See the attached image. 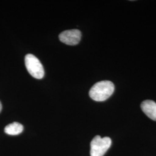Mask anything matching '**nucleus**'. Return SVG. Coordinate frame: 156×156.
<instances>
[{
    "label": "nucleus",
    "instance_id": "1",
    "mask_svg": "<svg viewBox=\"0 0 156 156\" xmlns=\"http://www.w3.org/2000/svg\"><path fill=\"white\" fill-rule=\"evenodd\" d=\"M115 91V86L109 80L97 82L90 90V98L95 101H104L109 98Z\"/></svg>",
    "mask_w": 156,
    "mask_h": 156
},
{
    "label": "nucleus",
    "instance_id": "2",
    "mask_svg": "<svg viewBox=\"0 0 156 156\" xmlns=\"http://www.w3.org/2000/svg\"><path fill=\"white\" fill-rule=\"evenodd\" d=\"M112 140L109 137L101 138L97 135L93 139L90 144V156H103L110 148Z\"/></svg>",
    "mask_w": 156,
    "mask_h": 156
},
{
    "label": "nucleus",
    "instance_id": "3",
    "mask_svg": "<svg viewBox=\"0 0 156 156\" xmlns=\"http://www.w3.org/2000/svg\"><path fill=\"white\" fill-rule=\"evenodd\" d=\"M25 66L28 73L34 78L41 79L44 77L45 74L44 67L38 58L33 55L28 54L26 56Z\"/></svg>",
    "mask_w": 156,
    "mask_h": 156
},
{
    "label": "nucleus",
    "instance_id": "4",
    "mask_svg": "<svg viewBox=\"0 0 156 156\" xmlns=\"http://www.w3.org/2000/svg\"><path fill=\"white\" fill-rule=\"evenodd\" d=\"M82 37L81 32L77 29L66 30L59 35L60 41L68 45H76L78 44Z\"/></svg>",
    "mask_w": 156,
    "mask_h": 156
},
{
    "label": "nucleus",
    "instance_id": "5",
    "mask_svg": "<svg viewBox=\"0 0 156 156\" xmlns=\"http://www.w3.org/2000/svg\"><path fill=\"white\" fill-rule=\"evenodd\" d=\"M141 109L151 119L156 121V103L151 100H145L141 104Z\"/></svg>",
    "mask_w": 156,
    "mask_h": 156
},
{
    "label": "nucleus",
    "instance_id": "6",
    "mask_svg": "<svg viewBox=\"0 0 156 156\" xmlns=\"http://www.w3.org/2000/svg\"><path fill=\"white\" fill-rule=\"evenodd\" d=\"M22 124L17 122H13L6 126L4 131L6 134L9 135H17L22 133L23 131Z\"/></svg>",
    "mask_w": 156,
    "mask_h": 156
},
{
    "label": "nucleus",
    "instance_id": "7",
    "mask_svg": "<svg viewBox=\"0 0 156 156\" xmlns=\"http://www.w3.org/2000/svg\"><path fill=\"white\" fill-rule=\"evenodd\" d=\"M1 111H2V104H1V102H0V113Z\"/></svg>",
    "mask_w": 156,
    "mask_h": 156
}]
</instances>
